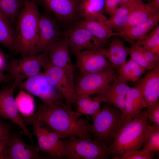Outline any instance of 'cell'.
Returning <instances> with one entry per match:
<instances>
[{
  "instance_id": "1",
  "label": "cell",
  "mask_w": 159,
  "mask_h": 159,
  "mask_svg": "<svg viewBox=\"0 0 159 159\" xmlns=\"http://www.w3.org/2000/svg\"><path fill=\"white\" fill-rule=\"evenodd\" d=\"M71 105L66 102L52 104L42 102L32 116L56 133L61 139L75 137L92 140L91 123L87 120L80 118Z\"/></svg>"
},
{
  "instance_id": "2",
  "label": "cell",
  "mask_w": 159,
  "mask_h": 159,
  "mask_svg": "<svg viewBox=\"0 0 159 159\" xmlns=\"http://www.w3.org/2000/svg\"><path fill=\"white\" fill-rule=\"evenodd\" d=\"M146 111H141L138 115L123 122V125L109 146L111 155H122L129 152L138 150L146 139L159 126L148 122Z\"/></svg>"
},
{
  "instance_id": "3",
  "label": "cell",
  "mask_w": 159,
  "mask_h": 159,
  "mask_svg": "<svg viewBox=\"0 0 159 159\" xmlns=\"http://www.w3.org/2000/svg\"><path fill=\"white\" fill-rule=\"evenodd\" d=\"M39 14L34 0H25L15 24L17 53L23 56L30 55L38 43Z\"/></svg>"
},
{
  "instance_id": "4",
  "label": "cell",
  "mask_w": 159,
  "mask_h": 159,
  "mask_svg": "<svg viewBox=\"0 0 159 159\" xmlns=\"http://www.w3.org/2000/svg\"><path fill=\"white\" fill-rule=\"evenodd\" d=\"M92 118L90 127L92 138L109 146L123 125V114L106 104Z\"/></svg>"
},
{
  "instance_id": "5",
  "label": "cell",
  "mask_w": 159,
  "mask_h": 159,
  "mask_svg": "<svg viewBox=\"0 0 159 159\" xmlns=\"http://www.w3.org/2000/svg\"><path fill=\"white\" fill-rule=\"evenodd\" d=\"M69 159H107L111 155L109 146L94 140L70 137L63 141Z\"/></svg>"
},
{
  "instance_id": "6",
  "label": "cell",
  "mask_w": 159,
  "mask_h": 159,
  "mask_svg": "<svg viewBox=\"0 0 159 159\" xmlns=\"http://www.w3.org/2000/svg\"><path fill=\"white\" fill-rule=\"evenodd\" d=\"M25 118L24 121L32 126L40 150L54 158H66L67 152L63 141L56 133L32 116Z\"/></svg>"
},
{
  "instance_id": "7",
  "label": "cell",
  "mask_w": 159,
  "mask_h": 159,
  "mask_svg": "<svg viewBox=\"0 0 159 159\" xmlns=\"http://www.w3.org/2000/svg\"><path fill=\"white\" fill-rule=\"evenodd\" d=\"M48 52L12 59L7 69L17 87L23 81L38 74L48 59Z\"/></svg>"
},
{
  "instance_id": "8",
  "label": "cell",
  "mask_w": 159,
  "mask_h": 159,
  "mask_svg": "<svg viewBox=\"0 0 159 159\" xmlns=\"http://www.w3.org/2000/svg\"><path fill=\"white\" fill-rule=\"evenodd\" d=\"M56 18L65 30L75 26L82 20L78 9L81 0H34Z\"/></svg>"
},
{
  "instance_id": "9",
  "label": "cell",
  "mask_w": 159,
  "mask_h": 159,
  "mask_svg": "<svg viewBox=\"0 0 159 159\" xmlns=\"http://www.w3.org/2000/svg\"><path fill=\"white\" fill-rule=\"evenodd\" d=\"M63 35L57 21L51 14L46 11L39 14L38 41L30 55L48 52Z\"/></svg>"
},
{
  "instance_id": "10",
  "label": "cell",
  "mask_w": 159,
  "mask_h": 159,
  "mask_svg": "<svg viewBox=\"0 0 159 159\" xmlns=\"http://www.w3.org/2000/svg\"><path fill=\"white\" fill-rule=\"evenodd\" d=\"M116 70L112 67L99 72L81 74L75 84L77 96L98 94L114 80Z\"/></svg>"
},
{
  "instance_id": "11",
  "label": "cell",
  "mask_w": 159,
  "mask_h": 159,
  "mask_svg": "<svg viewBox=\"0 0 159 159\" xmlns=\"http://www.w3.org/2000/svg\"><path fill=\"white\" fill-rule=\"evenodd\" d=\"M43 68V72L51 85L67 103L75 106L77 96L75 91L74 84L65 72L53 65L49 58Z\"/></svg>"
},
{
  "instance_id": "12",
  "label": "cell",
  "mask_w": 159,
  "mask_h": 159,
  "mask_svg": "<svg viewBox=\"0 0 159 159\" xmlns=\"http://www.w3.org/2000/svg\"><path fill=\"white\" fill-rule=\"evenodd\" d=\"M18 86L39 97L45 104L64 102L63 98L51 85L43 72L23 81Z\"/></svg>"
},
{
  "instance_id": "13",
  "label": "cell",
  "mask_w": 159,
  "mask_h": 159,
  "mask_svg": "<svg viewBox=\"0 0 159 159\" xmlns=\"http://www.w3.org/2000/svg\"><path fill=\"white\" fill-rule=\"evenodd\" d=\"M63 35L68 40L70 49L75 55L84 51L103 48L105 44L88 30L77 26L65 30Z\"/></svg>"
},
{
  "instance_id": "14",
  "label": "cell",
  "mask_w": 159,
  "mask_h": 159,
  "mask_svg": "<svg viewBox=\"0 0 159 159\" xmlns=\"http://www.w3.org/2000/svg\"><path fill=\"white\" fill-rule=\"evenodd\" d=\"M17 87L14 83L10 87L0 90V116L4 119L9 120L18 125L31 142L33 143L31 134L27 128L24 119L20 115L14 96V90Z\"/></svg>"
},
{
  "instance_id": "15",
  "label": "cell",
  "mask_w": 159,
  "mask_h": 159,
  "mask_svg": "<svg viewBox=\"0 0 159 159\" xmlns=\"http://www.w3.org/2000/svg\"><path fill=\"white\" fill-rule=\"evenodd\" d=\"M70 50L69 41L63 35L50 48L48 57L51 63L63 70L74 84V69L70 56Z\"/></svg>"
},
{
  "instance_id": "16",
  "label": "cell",
  "mask_w": 159,
  "mask_h": 159,
  "mask_svg": "<svg viewBox=\"0 0 159 159\" xmlns=\"http://www.w3.org/2000/svg\"><path fill=\"white\" fill-rule=\"evenodd\" d=\"M38 147L26 143L19 135L10 134L3 159H39Z\"/></svg>"
},
{
  "instance_id": "17",
  "label": "cell",
  "mask_w": 159,
  "mask_h": 159,
  "mask_svg": "<svg viewBox=\"0 0 159 159\" xmlns=\"http://www.w3.org/2000/svg\"><path fill=\"white\" fill-rule=\"evenodd\" d=\"M75 56L76 66L81 74L96 72L113 67L97 50L84 51Z\"/></svg>"
},
{
  "instance_id": "18",
  "label": "cell",
  "mask_w": 159,
  "mask_h": 159,
  "mask_svg": "<svg viewBox=\"0 0 159 159\" xmlns=\"http://www.w3.org/2000/svg\"><path fill=\"white\" fill-rule=\"evenodd\" d=\"M137 86L142 93L145 107L150 109L159 100V64L147 72Z\"/></svg>"
},
{
  "instance_id": "19",
  "label": "cell",
  "mask_w": 159,
  "mask_h": 159,
  "mask_svg": "<svg viewBox=\"0 0 159 159\" xmlns=\"http://www.w3.org/2000/svg\"><path fill=\"white\" fill-rule=\"evenodd\" d=\"M130 87L127 84L114 81L98 93L96 96L101 102L106 104L123 112L126 96Z\"/></svg>"
},
{
  "instance_id": "20",
  "label": "cell",
  "mask_w": 159,
  "mask_h": 159,
  "mask_svg": "<svg viewBox=\"0 0 159 159\" xmlns=\"http://www.w3.org/2000/svg\"><path fill=\"white\" fill-rule=\"evenodd\" d=\"M124 41L120 37L115 36L108 48L96 49L106 57L116 70L126 61L130 54V47L125 45Z\"/></svg>"
},
{
  "instance_id": "21",
  "label": "cell",
  "mask_w": 159,
  "mask_h": 159,
  "mask_svg": "<svg viewBox=\"0 0 159 159\" xmlns=\"http://www.w3.org/2000/svg\"><path fill=\"white\" fill-rule=\"evenodd\" d=\"M107 19L103 16L96 18L82 20L75 26L83 27L90 32L97 39L105 44L112 37L118 36L107 24Z\"/></svg>"
},
{
  "instance_id": "22",
  "label": "cell",
  "mask_w": 159,
  "mask_h": 159,
  "mask_svg": "<svg viewBox=\"0 0 159 159\" xmlns=\"http://www.w3.org/2000/svg\"><path fill=\"white\" fill-rule=\"evenodd\" d=\"M159 22V11H158L146 21L133 26L118 33L124 41L130 44L140 40L148 34Z\"/></svg>"
},
{
  "instance_id": "23",
  "label": "cell",
  "mask_w": 159,
  "mask_h": 159,
  "mask_svg": "<svg viewBox=\"0 0 159 159\" xmlns=\"http://www.w3.org/2000/svg\"><path fill=\"white\" fill-rule=\"evenodd\" d=\"M145 107L142 93L136 86L130 87L127 92L125 98L123 112L124 122L130 119L139 115Z\"/></svg>"
},
{
  "instance_id": "24",
  "label": "cell",
  "mask_w": 159,
  "mask_h": 159,
  "mask_svg": "<svg viewBox=\"0 0 159 159\" xmlns=\"http://www.w3.org/2000/svg\"><path fill=\"white\" fill-rule=\"evenodd\" d=\"M146 70L130 58L117 70L115 79L118 82L127 84L139 80Z\"/></svg>"
},
{
  "instance_id": "25",
  "label": "cell",
  "mask_w": 159,
  "mask_h": 159,
  "mask_svg": "<svg viewBox=\"0 0 159 159\" xmlns=\"http://www.w3.org/2000/svg\"><path fill=\"white\" fill-rule=\"evenodd\" d=\"M158 11L150 2L146 4L143 0H135L127 23L121 31L146 21Z\"/></svg>"
},
{
  "instance_id": "26",
  "label": "cell",
  "mask_w": 159,
  "mask_h": 159,
  "mask_svg": "<svg viewBox=\"0 0 159 159\" xmlns=\"http://www.w3.org/2000/svg\"><path fill=\"white\" fill-rule=\"evenodd\" d=\"M0 44L17 53L15 26L0 11Z\"/></svg>"
},
{
  "instance_id": "27",
  "label": "cell",
  "mask_w": 159,
  "mask_h": 159,
  "mask_svg": "<svg viewBox=\"0 0 159 159\" xmlns=\"http://www.w3.org/2000/svg\"><path fill=\"white\" fill-rule=\"evenodd\" d=\"M105 0H81L78 12L82 20L96 18L104 15Z\"/></svg>"
},
{
  "instance_id": "28",
  "label": "cell",
  "mask_w": 159,
  "mask_h": 159,
  "mask_svg": "<svg viewBox=\"0 0 159 159\" xmlns=\"http://www.w3.org/2000/svg\"><path fill=\"white\" fill-rule=\"evenodd\" d=\"M101 102L96 96L93 98L90 96H77L75 106L76 113L80 117L83 115H90L93 117L100 110Z\"/></svg>"
},
{
  "instance_id": "29",
  "label": "cell",
  "mask_w": 159,
  "mask_h": 159,
  "mask_svg": "<svg viewBox=\"0 0 159 159\" xmlns=\"http://www.w3.org/2000/svg\"><path fill=\"white\" fill-rule=\"evenodd\" d=\"M133 6H120L109 16L106 22L113 31H116V32L118 33L125 28Z\"/></svg>"
},
{
  "instance_id": "30",
  "label": "cell",
  "mask_w": 159,
  "mask_h": 159,
  "mask_svg": "<svg viewBox=\"0 0 159 159\" xmlns=\"http://www.w3.org/2000/svg\"><path fill=\"white\" fill-rule=\"evenodd\" d=\"M25 0H0V11L5 14L15 26L17 16Z\"/></svg>"
},
{
  "instance_id": "31",
  "label": "cell",
  "mask_w": 159,
  "mask_h": 159,
  "mask_svg": "<svg viewBox=\"0 0 159 159\" xmlns=\"http://www.w3.org/2000/svg\"><path fill=\"white\" fill-rule=\"evenodd\" d=\"M15 99L19 112L24 116L27 117L34 114V101L29 94L21 90Z\"/></svg>"
},
{
  "instance_id": "32",
  "label": "cell",
  "mask_w": 159,
  "mask_h": 159,
  "mask_svg": "<svg viewBox=\"0 0 159 159\" xmlns=\"http://www.w3.org/2000/svg\"><path fill=\"white\" fill-rule=\"evenodd\" d=\"M148 50L159 56V25L156 26L142 39L135 41Z\"/></svg>"
},
{
  "instance_id": "33",
  "label": "cell",
  "mask_w": 159,
  "mask_h": 159,
  "mask_svg": "<svg viewBox=\"0 0 159 159\" xmlns=\"http://www.w3.org/2000/svg\"><path fill=\"white\" fill-rule=\"evenodd\" d=\"M130 58L138 63L145 70H150L155 67L149 63L140 50L138 44L135 41L130 44Z\"/></svg>"
},
{
  "instance_id": "34",
  "label": "cell",
  "mask_w": 159,
  "mask_h": 159,
  "mask_svg": "<svg viewBox=\"0 0 159 159\" xmlns=\"http://www.w3.org/2000/svg\"><path fill=\"white\" fill-rule=\"evenodd\" d=\"M142 146V150L145 151L155 152L159 151V127L151 133Z\"/></svg>"
},
{
  "instance_id": "35",
  "label": "cell",
  "mask_w": 159,
  "mask_h": 159,
  "mask_svg": "<svg viewBox=\"0 0 159 159\" xmlns=\"http://www.w3.org/2000/svg\"><path fill=\"white\" fill-rule=\"evenodd\" d=\"M155 152H148L143 150H136L128 152L122 155L114 156L113 159H152Z\"/></svg>"
},
{
  "instance_id": "36",
  "label": "cell",
  "mask_w": 159,
  "mask_h": 159,
  "mask_svg": "<svg viewBox=\"0 0 159 159\" xmlns=\"http://www.w3.org/2000/svg\"><path fill=\"white\" fill-rule=\"evenodd\" d=\"M148 119L159 126V100L150 109L146 110Z\"/></svg>"
},
{
  "instance_id": "37",
  "label": "cell",
  "mask_w": 159,
  "mask_h": 159,
  "mask_svg": "<svg viewBox=\"0 0 159 159\" xmlns=\"http://www.w3.org/2000/svg\"><path fill=\"white\" fill-rule=\"evenodd\" d=\"M138 44L140 50L149 63L155 67L159 64V56L146 49L139 44Z\"/></svg>"
},
{
  "instance_id": "38",
  "label": "cell",
  "mask_w": 159,
  "mask_h": 159,
  "mask_svg": "<svg viewBox=\"0 0 159 159\" xmlns=\"http://www.w3.org/2000/svg\"><path fill=\"white\" fill-rule=\"evenodd\" d=\"M121 0H105L104 11L109 16L120 6Z\"/></svg>"
},
{
  "instance_id": "39",
  "label": "cell",
  "mask_w": 159,
  "mask_h": 159,
  "mask_svg": "<svg viewBox=\"0 0 159 159\" xmlns=\"http://www.w3.org/2000/svg\"><path fill=\"white\" fill-rule=\"evenodd\" d=\"M9 126L0 120V142L8 140L10 135Z\"/></svg>"
},
{
  "instance_id": "40",
  "label": "cell",
  "mask_w": 159,
  "mask_h": 159,
  "mask_svg": "<svg viewBox=\"0 0 159 159\" xmlns=\"http://www.w3.org/2000/svg\"><path fill=\"white\" fill-rule=\"evenodd\" d=\"M13 80L9 74H5L0 71V84L8 83Z\"/></svg>"
},
{
  "instance_id": "41",
  "label": "cell",
  "mask_w": 159,
  "mask_h": 159,
  "mask_svg": "<svg viewBox=\"0 0 159 159\" xmlns=\"http://www.w3.org/2000/svg\"><path fill=\"white\" fill-rule=\"evenodd\" d=\"M8 140L0 142V159H3Z\"/></svg>"
},
{
  "instance_id": "42",
  "label": "cell",
  "mask_w": 159,
  "mask_h": 159,
  "mask_svg": "<svg viewBox=\"0 0 159 159\" xmlns=\"http://www.w3.org/2000/svg\"><path fill=\"white\" fill-rule=\"evenodd\" d=\"M135 2V0H121L120 6H132L134 5Z\"/></svg>"
},
{
  "instance_id": "43",
  "label": "cell",
  "mask_w": 159,
  "mask_h": 159,
  "mask_svg": "<svg viewBox=\"0 0 159 159\" xmlns=\"http://www.w3.org/2000/svg\"><path fill=\"white\" fill-rule=\"evenodd\" d=\"M149 2L156 9L159 10V0H151V1Z\"/></svg>"
},
{
  "instance_id": "44",
  "label": "cell",
  "mask_w": 159,
  "mask_h": 159,
  "mask_svg": "<svg viewBox=\"0 0 159 159\" xmlns=\"http://www.w3.org/2000/svg\"><path fill=\"white\" fill-rule=\"evenodd\" d=\"M4 60L2 54L0 52V70L3 68L4 65Z\"/></svg>"
}]
</instances>
